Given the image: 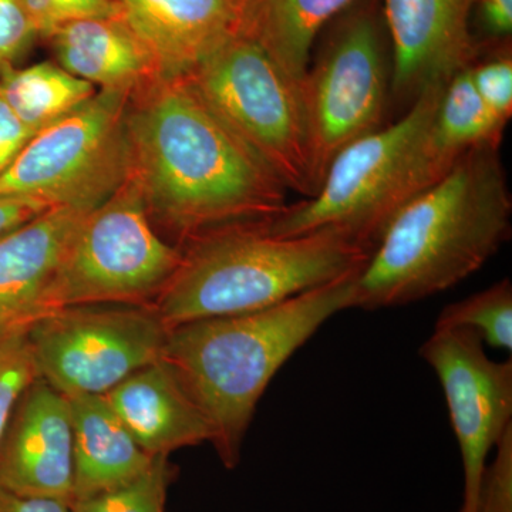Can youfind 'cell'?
Returning <instances> with one entry per match:
<instances>
[{"label":"cell","mask_w":512,"mask_h":512,"mask_svg":"<svg viewBox=\"0 0 512 512\" xmlns=\"http://www.w3.org/2000/svg\"><path fill=\"white\" fill-rule=\"evenodd\" d=\"M439 377L464 468L460 512H476L491 448L512 426V362H495L470 329H434L420 348Z\"/></svg>","instance_id":"cell-11"},{"label":"cell","mask_w":512,"mask_h":512,"mask_svg":"<svg viewBox=\"0 0 512 512\" xmlns=\"http://www.w3.org/2000/svg\"><path fill=\"white\" fill-rule=\"evenodd\" d=\"M511 212L498 148L467 151L390 222L350 308H399L460 284L508 241Z\"/></svg>","instance_id":"cell-2"},{"label":"cell","mask_w":512,"mask_h":512,"mask_svg":"<svg viewBox=\"0 0 512 512\" xmlns=\"http://www.w3.org/2000/svg\"><path fill=\"white\" fill-rule=\"evenodd\" d=\"M471 83L485 106L508 124L512 116V59L510 53L468 67Z\"/></svg>","instance_id":"cell-26"},{"label":"cell","mask_w":512,"mask_h":512,"mask_svg":"<svg viewBox=\"0 0 512 512\" xmlns=\"http://www.w3.org/2000/svg\"><path fill=\"white\" fill-rule=\"evenodd\" d=\"M362 269L271 308L168 330L161 359L210 423L225 467H237L256 406L278 370L323 323L350 309Z\"/></svg>","instance_id":"cell-3"},{"label":"cell","mask_w":512,"mask_h":512,"mask_svg":"<svg viewBox=\"0 0 512 512\" xmlns=\"http://www.w3.org/2000/svg\"><path fill=\"white\" fill-rule=\"evenodd\" d=\"M96 87L50 62L9 69L0 76V96L30 130L62 119L96 94Z\"/></svg>","instance_id":"cell-20"},{"label":"cell","mask_w":512,"mask_h":512,"mask_svg":"<svg viewBox=\"0 0 512 512\" xmlns=\"http://www.w3.org/2000/svg\"><path fill=\"white\" fill-rule=\"evenodd\" d=\"M131 96L100 90L37 131L0 174V197H28L49 207L96 208L130 175L127 113Z\"/></svg>","instance_id":"cell-8"},{"label":"cell","mask_w":512,"mask_h":512,"mask_svg":"<svg viewBox=\"0 0 512 512\" xmlns=\"http://www.w3.org/2000/svg\"><path fill=\"white\" fill-rule=\"evenodd\" d=\"M470 329L491 348L512 349V285L508 278L446 306L434 329Z\"/></svg>","instance_id":"cell-22"},{"label":"cell","mask_w":512,"mask_h":512,"mask_svg":"<svg viewBox=\"0 0 512 512\" xmlns=\"http://www.w3.org/2000/svg\"><path fill=\"white\" fill-rule=\"evenodd\" d=\"M505 127L478 96L468 67L451 77L433 124V136L447 154L458 158L476 148H498Z\"/></svg>","instance_id":"cell-21"},{"label":"cell","mask_w":512,"mask_h":512,"mask_svg":"<svg viewBox=\"0 0 512 512\" xmlns=\"http://www.w3.org/2000/svg\"><path fill=\"white\" fill-rule=\"evenodd\" d=\"M37 35L50 37L74 20L123 15L119 0H20Z\"/></svg>","instance_id":"cell-25"},{"label":"cell","mask_w":512,"mask_h":512,"mask_svg":"<svg viewBox=\"0 0 512 512\" xmlns=\"http://www.w3.org/2000/svg\"><path fill=\"white\" fill-rule=\"evenodd\" d=\"M50 39L59 66L101 90L134 96L160 79L150 50L123 15L74 20Z\"/></svg>","instance_id":"cell-17"},{"label":"cell","mask_w":512,"mask_h":512,"mask_svg":"<svg viewBox=\"0 0 512 512\" xmlns=\"http://www.w3.org/2000/svg\"><path fill=\"white\" fill-rule=\"evenodd\" d=\"M35 134L16 117L0 96V174L8 170Z\"/></svg>","instance_id":"cell-29"},{"label":"cell","mask_w":512,"mask_h":512,"mask_svg":"<svg viewBox=\"0 0 512 512\" xmlns=\"http://www.w3.org/2000/svg\"><path fill=\"white\" fill-rule=\"evenodd\" d=\"M160 79H183L222 43L238 35L242 0H119Z\"/></svg>","instance_id":"cell-14"},{"label":"cell","mask_w":512,"mask_h":512,"mask_svg":"<svg viewBox=\"0 0 512 512\" xmlns=\"http://www.w3.org/2000/svg\"><path fill=\"white\" fill-rule=\"evenodd\" d=\"M0 512H73L66 501L22 495L0 488Z\"/></svg>","instance_id":"cell-32"},{"label":"cell","mask_w":512,"mask_h":512,"mask_svg":"<svg viewBox=\"0 0 512 512\" xmlns=\"http://www.w3.org/2000/svg\"><path fill=\"white\" fill-rule=\"evenodd\" d=\"M473 8L474 0H384L396 99L413 101L430 84L448 83L474 63Z\"/></svg>","instance_id":"cell-13"},{"label":"cell","mask_w":512,"mask_h":512,"mask_svg":"<svg viewBox=\"0 0 512 512\" xmlns=\"http://www.w3.org/2000/svg\"><path fill=\"white\" fill-rule=\"evenodd\" d=\"M167 328L151 306L76 305L30 323L37 377L64 396L104 394L163 356Z\"/></svg>","instance_id":"cell-9"},{"label":"cell","mask_w":512,"mask_h":512,"mask_svg":"<svg viewBox=\"0 0 512 512\" xmlns=\"http://www.w3.org/2000/svg\"><path fill=\"white\" fill-rule=\"evenodd\" d=\"M355 0H242L239 35L248 37L296 82L311 67L312 46L330 19Z\"/></svg>","instance_id":"cell-19"},{"label":"cell","mask_w":512,"mask_h":512,"mask_svg":"<svg viewBox=\"0 0 512 512\" xmlns=\"http://www.w3.org/2000/svg\"><path fill=\"white\" fill-rule=\"evenodd\" d=\"M73 420V501L120 487L143 474L154 457L138 446L99 394L67 396Z\"/></svg>","instance_id":"cell-18"},{"label":"cell","mask_w":512,"mask_h":512,"mask_svg":"<svg viewBox=\"0 0 512 512\" xmlns=\"http://www.w3.org/2000/svg\"><path fill=\"white\" fill-rule=\"evenodd\" d=\"M104 399L148 456L211 443L210 423L163 359L128 376Z\"/></svg>","instance_id":"cell-16"},{"label":"cell","mask_w":512,"mask_h":512,"mask_svg":"<svg viewBox=\"0 0 512 512\" xmlns=\"http://www.w3.org/2000/svg\"><path fill=\"white\" fill-rule=\"evenodd\" d=\"M26 329L28 328H0V352H2V350L5 349L6 346H8L9 343L16 338V336L20 335L22 332H25Z\"/></svg>","instance_id":"cell-33"},{"label":"cell","mask_w":512,"mask_h":512,"mask_svg":"<svg viewBox=\"0 0 512 512\" xmlns=\"http://www.w3.org/2000/svg\"><path fill=\"white\" fill-rule=\"evenodd\" d=\"M131 181L151 220L180 241L275 220L286 188L212 113L185 77L158 79L131 96Z\"/></svg>","instance_id":"cell-1"},{"label":"cell","mask_w":512,"mask_h":512,"mask_svg":"<svg viewBox=\"0 0 512 512\" xmlns=\"http://www.w3.org/2000/svg\"><path fill=\"white\" fill-rule=\"evenodd\" d=\"M26 333L28 329L0 352V441L8 429L20 396L37 379L35 360Z\"/></svg>","instance_id":"cell-24"},{"label":"cell","mask_w":512,"mask_h":512,"mask_svg":"<svg viewBox=\"0 0 512 512\" xmlns=\"http://www.w3.org/2000/svg\"><path fill=\"white\" fill-rule=\"evenodd\" d=\"M181 256L183 249L158 235L143 197L127 180L84 215L47 289L42 315L97 303L151 306Z\"/></svg>","instance_id":"cell-7"},{"label":"cell","mask_w":512,"mask_h":512,"mask_svg":"<svg viewBox=\"0 0 512 512\" xmlns=\"http://www.w3.org/2000/svg\"><path fill=\"white\" fill-rule=\"evenodd\" d=\"M447 83L421 90L402 119L357 138L333 158L318 192L268 222L282 237L322 228L348 232L375 251L397 214L448 173L458 158L437 144L433 124Z\"/></svg>","instance_id":"cell-5"},{"label":"cell","mask_w":512,"mask_h":512,"mask_svg":"<svg viewBox=\"0 0 512 512\" xmlns=\"http://www.w3.org/2000/svg\"><path fill=\"white\" fill-rule=\"evenodd\" d=\"M37 36L20 0H0V76L15 67Z\"/></svg>","instance_id":"cell-28"},{"label":"cell","mask_w":512,"mask_h":512,"mask_svg":"<svg viewBox=\"0 0 512 512\" xmlns=\"http://www.w3.org/2000/svg\"><path fill=\"white\" fill-rule=\"evenodd\" d=\"M175 474L177 468L168 456H154L150 467L134 480L70 505L73 512H165Z\"/></svg>","instance_id":"cell-23"},{"label":"cell","mask_w":512,"mask_h":512,"mask_svg":"<svg viewBox=\"0 0 512 512\" xmlns=\"http://www.w3.org/2000/svg\"><path fill=\"white\" fill-rule=\"evenodd\" d=\"M73 478L69 399L37 377L20 396L0 441V488L72 504Z\"/></svg>","instance_id":"cell-12"},{"label":"cell","mask_w":512,"mask_h":512,"mask_svg":"<svg viewBox=\"0 0 512 512\" xmlns=\"http://www.w3.org/2000/svg\"><path fill=\"white\" fill-rule=\"evenodd\" d=\"M185 79L286 190L308 198L318 192L303 84L286 74L261 46L238 33Z\"/></svg>","instance_id":"cell-6"},{"label":"cell","mask_w":512,"mask_h":512,"mask_svg":"<svg viewBox=\"0 0 512 512\" xmlns=\"http://www.w3.org/2000/svg\"><path fill=\"white\" fill-rule=\"evenodd\" d=\"M481 30L491 39H507L512 33V0H474Z\"/></svg>","instance_id":"cell-30"},{"label":"cell","mask_w":512,"mask_h":512,"mask_svg":"<svg viewBox=\"0 0 512 512\" xmlns=\"http://www.w3.org/2000/svg\"><path fill=\"white\" fill-rule=\"evenodd\" d=\"M49 205L28 197H0V235L20 227L49 210Z\"/></svg>","instance_id":"cell-31"},{"label":"cell","mask_w":512,"mask_h":512,"mask_svg":"<svg viewBox=\"0 0 512 512\" xmlns=\"http://www.w3.org/2000/svg\"><path fill=\"white\" fill-rule=\"evenodd\" d=\"M93 208L59 205L0 235V328H29L64 252Z\"/></svg>","instance_id":"cell-15"},{"label":"cell","mask_w":512,"mask_h":512,"mask_svg":"<svg viewBox=\"0 0 512 512\" xmlns=\"http://www.w3.org/2000/svg\"><path fill=\"white\" fill-rule=\"evenodd\" d=\"M387 67L379 26L370 12L342 20L303 82L313 175L318 190L333 158L380 128Z\"/></svg>","instance_id":"cell-10"},{"label":"cell","mask_w":512,"mask_h":512,"mask_svg":"<svg viewBox=\"0 0 512 512\" xmlns=\"http://www.w3.org/2000/svg\"><path fill=\"white\" fill-rule=\"evenodd\" d=\"M495 448L493 463L481 477L476 512H512V426Z\"/></svg>","instance_id":"cell-27"},{"label":"cell","mask_w":512,"mask_h":512,"mask_svg":"<svg viewBox=\"0 0 512 512\" xmlns=\"http://www.w3.org/2000/svg\"><path fill=\"white\" fill-rule=\"evenodd\" d=\"M181 249L180 265L151 303L167 330L271 308L365 268L372 255L339 228L282 237L268 222L207 232Z\"/></svg>","instance_id":"cell-4"}]
</instances>
